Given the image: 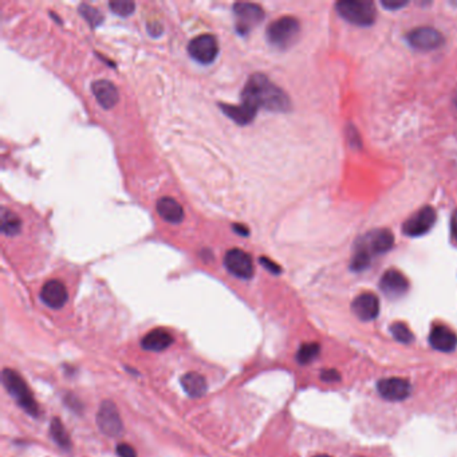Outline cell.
<instances>
[{
    "mask_svg": "<svg viewBox=\"0 0 457 457\" xmlns=\"http://www.w3.org/2000/svg\"><path fill=\"white\" fill-rule=\"evenodd\" d=\"M242 103H246L256 112L263 108L269 112L283 113L288 112L291 108V102L286 93L265 74L249 76L242 92Z\"/></svg>",
    "mask_w": 457,
    "mask_h": 457,
    "instance_id": "6da1fadb",
    "label": "cell"
},
{
    "mask_svg": "<svg viewBox=\"0 0 457 457\" xmlns=\"http://www.w3.org/2000/svg\"><path fill=\"white\" fill-rule=\"evenodd\" d=\"M1 379H3V383H4L6 389L8 390L10 396H13L15 399L20 408L27 415H30L33 417H39L40 408H39L38 402L35 401L27 383L20 377L19 374L13 369H4Z\"/></svg>",
    "mask_w": 457,
    "mask_h": 457,
    "instance_id": "7a4b0ae2",
    "label": "cell"
},
{
    "mask_svg": "<svg viewBox=\"0 0 457 457\" xmlns=\"http://www.w3.org/2000/svg\"><path fill=\"white\" fill-rule=\"evenodd\" d=\"M301 34V24L298 19L292 17H282L279 19L274 20L267 27V40L271 46L286 50L291 47Z\"/></svg>",
    "mask_w": 457,
    "mask_h": 457,
    "instance_id": "3957f363",
    "label": "cell"
},
{
    "mask_svg": "<svg viewBox=\"0 0 457 457\" xmlns=\"http://www.w3.org/2000/svg\"><path fill=\"white\" fill-rule=\"evenodd\" d=\"M337 13L351 24L372 26L376 20V7L370 0H342L337 3Z\"/></svg>",
    "mask_w": 457,
    "mask_h": 457,
    "instance_id": "277c9868",
    "label": "cell"
},
{
    "mask_svg": "<svg viewBox=\"0 0 457 457\" xmlns=\"http://www.w3.org/2000/svg\"><path fill=\"white\" fill-rule=\"evenodd\" d=\"M394 246V236L389 229H374L358 239L356 251L365 252L370 258L388 252Z\"/></svg>",
    "mask_w": 457,
    "mask_h": 457,
    "instance_id": "5b68a950",
    "label": "cell"
},
{
    "mask_svg": "<svg viewBox=\"0 0 457 457\" xmlns=\"http://www.w3.org/2000/svg\"><path fill=\"white\" fill-rule=\"evenodd\" d=\"M233 14L236 17L235 28L239 34L246 35L252 28L259 26L265 19V11L259 4L239 1L233 4Z\"/></svg>",
    "mask_w": 457,
    "mask_h": 457,
    "instance_id": "8992f818",
    "label": "cell"
},
{
    "mask_svg": "<svg viewBox=\"0 0 457 457\" xmlns=\"http://www.w3.org/2000/svg\"><path fill=\"white\" fill-rule=\"evenodd\" d=\"M97 424L101 432L109 438H118L124 425L119 412L112 401H103L97 413Z\"/></svg>",
    "mask_w": 457,
    "mask_h": 457,
    "instance_id": "52a82bcc",
    "label": "cell"
},
{
    "mask_svg": "<svg viewBox=\"0 0 457 457\" xmlns=\"http://www.w3.org/2000/svg\"><path fill=\"white\" fill-rule=\"evenodd\" d=\"M188 53L196 62L201 65H210L219 54L217 39L210 34L197 35L190 42Z\"/></svg>",
    "mask_w": 457,
    "mask_h": 457,
    "instance_id": "ba28073f",
    "label": "cell"
},
{
    "mask_svg": "<svg viewBox=\"0 0 457 457\" xmlns=\"http://www.w3.org/2000/svg\"><path fill=\"white\" fill-rule=\"evenodd\" d=\"M435 223H436V210L432 207H424L404 223L402 232L406 236L417 238L429 232L435 226Z\"/></svg>",
    "mask_w": 457,
    "mask_h": 457,
    "instance_id": "9c48e42d",
    "label": "cell"
},
{
    "mask_svg": "<svg viewBox=\"0 0 457 457\" xmlns=\"http://www.w3.org/2000/svg\"><path fill=\"white\" fill-rule=\"evenodd\" d=\"M224 266L232 275L240 279H251L254 276V262L243 249H228L224 256Z\"/></svg>",
    "mask_w": 457,
    "mask_h": 457,
    "instance_id": "30bf717a",
    "label": "cell"
},
{
    "mask_svg": "<svg viewBox=\"0 0 457 457\" xmlns=\"http://www.w3.org/2000/svg\"><path fill=\"white\" fill-rule=\"evenodd\" d=\"M408 43L419 50H435L444 44L442 34L433 27H417L408 35Z\"/></svg>",
    "mask_w": 457,
    "mask_h": 457,
    "instance_id": "8fae6325",
    "label": "cell"
},
{
    "mask_svg": "<svg viewBox=\"0 0 457 457\" xmlns=\"http://www.w3.org/2000/svg\"><path fill=\"white\" fill-rule=\"evenodd\" d=\"M377 390L383 400L404 401L412 393L410 382L400 377L383 379L377 383Z\"/></svg>",
    "mask_w": 457,
    "mask_h": 457,
    "instance_id": "7c38bea8",
    "label": "cell"
},
{
    "mask_svg": "<svg viewBox=\"0 0 457 457\" xmlns=\"http://www.w3.org/2000/svg\"><path fill=\"white\" fill-rule=\"evenodd\" d=\"M380 288L388 298L397 299L408 292L409 281L404 274H401L400 271L392 268L382 275Z\"/></svg>",
    "mask_w": 457,
    "mask_h": 457,
    "instance_id": "4fadbf2b",
    "label": "cell"
},
{
    "mask_svg": "<svg viewBox=\"0 0 457 457\" xmlns=\"http://www.w3.org/2000/svg\"><path fill=\"white\" fill-rule=\"evenodd\" d=\"M351 310L358 319L373 321L380 314V299L373 292H363L353 301Z\"/></svg>",
    "mask_w": 457,
    "mask_h": 457,
    "instance_id": "5bb4252c",
    "label": "cell"
},
{
    "mask_svg": "<svg viewBox=\"0 0 457 457\" xmlns=\"http://www.w3.org/2000/svg\"><path fill=\"white\" fill-rule=\"evenodd\" d=\"M40 299L44 305L54 310H59L67 304L69 292L66 286L57 279L46 282L40 290Z\"/></svg>",
    "mask_w": 457,
    "mask_h": 457,
    "instance_id": "9a60e30c",
    "label": "cell"
},
{
    "mask_svg": "<svg viewBox=\"0 0 457 457\" xmlns=\"http://www.w3.org/2000/svg\"><path fill=\"white\" fill-rule=\"evenodd\" d=\"M429 343L435 350L451 353L456 349V333L447 326H435L429 334Z\"/></svg>",
    "mask_w": 457,
    "mask_h": 457,
    "instance_id": "2e32d148",
    "label": "cell"
},
{
    "mask_svg": "<svg viewBox=\"0 0 457 457\" xmlns=\"http://www.w3.org/2000/svg\"><path fill=\"white\" fill-rule=\"evenodd\" d=\"M92 92L103 109H113L118 102V90L108 79H98L92 83Z\"/></svg>",
    "mask_w": 457,
    "mask_h": 457,
    "instance_id": "e0dca14e",
    "label": "cell"
},
{
    "mask_svg": "<svg viewBox=\"0 0 457 457\" xmlns=\"http://www.w3.org/2000/svg\"><path fill=\"white\" fill-rule=\"evenodd\" d=\"M173 343L171 333L165 329H154L149 331L141 341L144 350L148 351H164Z\"/></svg>",
    "mask_w": 457,
    "mask_h": 457,
    "instance_id": "ac0fdd59",
    "label": "cell"
},
{
    "mask_svg": "<svg viewBox=\"0 0 457 457\" xmlns=\"http://www.w3.org/2000/svg\"><path fill=\"white\" fill-rule=\"evenodd\" d=\"M157 212L158 215L171 224H180L184 220V210L183 207L172 197H161L157 201Z\"/></svg>",
    "mask_w": 457,
    "mask_h": 457,
    "instance_id": "d6986e66",
    "label": "cell"
},
{
    "mask_svg": "<svg viewBox=\"0 0 457 457\" xmlns=\"http://www.w3.org/2000/svg\"><path fill=\"white\" fill-rule=\"evenodd\" d=\"M181 385L184 388V390L187 392V394L193 399H200L207 393V381L206 379L196 373V372H191L187 373L181 377Z\"/></svg>",
    "mask_w": 457,
    "mask_h": 457,
    "instance_id": "ffe728a7",
    "label": "cell"
},
{
    "mask_svg": "<svg viewBox=\"0 0 457 457\" xmlns=\"http://www.w3.org/2000/svg\"><path fill=\"white\" fill-rule=\"evenodd\" d=\"M222 110L239 125H247L249 122H252L258 113L255 109L249 108L246 103H240L238 106L222 105Z\"/></svg>",
    "mask_w": 457,
    "mask_h": 457,
    "instance_id": "44dd1931",
    "label": "cell"
},
{
    "mask_svg": "<svg viewBox=\"0 0 457 457\" xmlns=\"http://www.w3.org/2000/svg\"><path fill=\"white\" fill-rule=\"evenodd\" d=\"M22 229V222L19 217L7 210V208H1V232L6 236H15L18 235Z\"/></svg>",
    "mask_w": 457,
    "mask_h": 457,
    "instance_id": "7402d4cb",
    "label": "cell"
},
{
    "mask_svg": "<svg viewBox=\"0 0 457 457\" xmlns=\"http://www.w3.org/2000/svg\"><path fill=\"white\" fill-rule=\"evenodd\" d=\"M50 433H51L53 440L57 442L60 448H63V449H70L72 448V438L69 436L66 428L63 426L62 421L58 417L51 419Z\"/></svg>",
    "mask_w": 457,
    "mask_h": 457,
    "instance_id": "603a6c76",
    "label": "cell"
},
{
    "mask_svg": "<svg viewBox=\"0 0 457 457\" xmlns=\"http://www.w3.org/2000/svg\"><path fill=\"white\" fill-rule=\"evenodd\" d=\"M319 351H321V346L318 343H304L297 353V361L299 362L301 365H307V363L314 361L319 356Z\"/></svg>",
    "mask_w": 457,
    "mask_h": 457,
    "instance_id": "cb8c5ba5",
    "label": "cell"
},
{
    "mask_svg": "<svg viewBox=\"0 0 457 457\" xmlns=\"http://www.w3.org/2000/svg\"><path fill=\"white\" fill-rule=\"evenodd\" d=\"M390 333L401 343H410L413 342V340H415V335L410 331V329L402 322H396V324H392L390 326Z\"/></svg>",
    "mask_w": 457,
    "mask_h": 457,
    "instance_id": "d4e9b609",
    "label": "cell"
},
{
    "mask_svg": "<svg viewBox=\"0 0 457 457\" xmlns=\"http://www.w3.org/2000/svg\"><path fill=\"white\" fill-rule=\"evenodd\" d=\"M109 7L115 15L129 17L133 14L134 10H135V3L131 0H113V1H109Z\"/></svg>",
    "mask_w": 457,
    "mask_h": 457,
    "instance_id": "484cf974",
    "label": "cell"
},
{
    "mask_svg": "<svg viewBox=\"0 0 457 457\" xmlns=\"http://www.w3.org/2000/svg\"><path fill=\"white\" fill-rule=\"evenodd\" d=\"M79 13L92 26H98L103 20V15L99 13V10L93 8L92 6H88V4H82L79 7Z\"/></svg>",
    "mask_w": 457,
    "mask_h": 457,
    "instance_id": "4316f807",
    "label": "cell"
},
{
    "mask_svg": "<svg viewBox=\"0 0 457 457\" xmlns=\"http://www.w3.org/2000/svg\"><path fill=\"white\" fill-rule=\"evenodd\" d=\"M117 455L119 457H137L135 449L132 445L121 442L117 445Z\"/></svg>",
    "mask_w": 457,
    "mask_h": 457,
    "instance_id": "83f0119b",
    "label": "cell"
},
{
    "mask_svg": "<svg viewBox=\"0 0 457 457\" xmlns=\"http://www.w3.org/2000/svg\"><path fill=\"white\" fill-rule=\"evenodd\" d=\"M321 380L324 382H338L341 380V374L335 369H324L321 373Z\"/></svg>",
    "mask_w": 457,
    "mask_h": 457,
    "instance_id": "f1b7e54d",
    "label": "cell"
},
{
    "mask_svg": "<svg viewBox=\"0 0 457 457\" xmlns=\"http://www.w3.org/2000/svg\"><path fill=\"white\" fill-rule=\"evenodd\" d=\"M408 4V1L405 0H383L382 6L386 7L388 10H397V8H402Z\"/></svg>",
    "mask_w": 457,
    "mask_h": 457,
    "instance_id": "f546056e",
    "label": "cell"
},
{
    "mask_svg": "<svg viewBox=\"0 0 457 457\" xmlns=\"http://www.w3.org/2000/svg\"><path fill=\"white\" fill-rule=\"evenodd\" d=\"M260 263L266 267L268 271H271L272 274H281V271H282L281 267L278 266V265H275L274 262H271V260L267 259V258H262V259H260Z\"/></svg>",
    "mask_w": 457,
    "mask_h": 457,
    "instance_id": "4dcf8cb0",
    "label": "cell"
},
{
    "mask_svg": "<svg viewBox=\"0 0 457 457\" xmlns=\"http://www.w3.org/2000/svg\"><path fill=\"white\" fill-rule=\"evenodd\" d=\"M451 233L454 240L457 243V210L452 215V220H451Z\"/></svg>",
    "mask_w": 457,
    "mask_h": 457,
    "instance_id": "1f68e13d",
    "label": "cell"
},
{
    "mask_svg": "<svg viewBox=\"0 0 457 457\" xmlns=\"http://www.w3.org/2000/svg\"><path fill=\"white\" fill-rule=\"evenodd\" d=\"M235 231H238V232H240L243 236H246V235H248V229H242L239 226H235Z\"/></svg>",
    "mask_w": 457,
    "mask_h": 457,
    "instance_id": "d6a6232c",
    "label": "cell"
},
{
    "mask_svg": "<svg viewBox=\"0 0 457 457\" xmlns=\"http://www.w3.org/2000/svg\"><path fill=\"white\" fill-rule=\"evenodd\" d=\"M314 457H331V456H329V455H317V456H314Z\"/></svg>",
    "mask_w": 457,
    "mask_h": 457,
    "instance_id": "836d02e7",
    "label": "cell"
},
{
    "mask_svg": "<svg viewBox=\"0 0 457 457\" xmlns=\"http://www.w3.org/2000/svg\"><path fill=\"white\" fill-rule=\"evenodd\" d=\"M455 103H456V106H457V96L456 98H455Z\"/></svg>",
    "mask_w": 457,
    "mask_h": 457,
    "instance_id": "e575fe53",
    "label": "cell"
},
{
    "mask_svg": "<svg viewBox=\"0 0 457 457\" xmlns=\"http://www.w3.org/2000/svg\"><path fill=\"white\" fill-rule=\"evenodd\" d=\"M354 457H363V456H354Z\"/></svg>",
    "mask_w": 457,
    "mask_h": 457,
    "instance_id": "d590c367",
    "label": "cell"
}]
</instances>
